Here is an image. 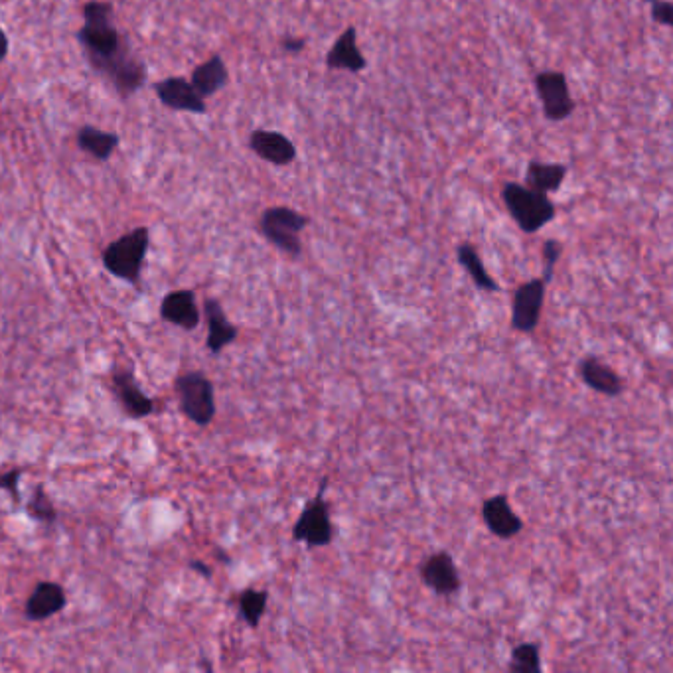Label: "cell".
Segmentation results:
<instances>
[{
	"label": "cell",
	"instance_id": "cell-1",
	"mask_svg": "<svg viewBox=\"0 0 673 673\" xmlns=\"http://www.w3.org/2000/svg\"><path fill=\"white\" fill-rule=\"evenodd\" d=\"M113 6L91 0L83 6V26L77 30V40L91 68L117 56L129 40L121 36L113 22Z\"/></svg>",
	"mask_w": 673,
	"mask_h": 673
},
{
	"label": "cell",
	"instance_id": "cell-2",
	"mask_svg": "<svg viewBox=\"0 0 673 673\" xmlns=\"http://www.w3.org/2000/svg\"><path fill=\"white\" fill-rule=\"evenodd\" d=\"M149 247L150 229L141 225L107 245L103 251V267L113 277L129 285H139Z\"/></svg>",
	"mask_w": 673,
	"mask_h": 673
},
{
	"label": "cell",
	"instance_id": "cell-3",
	"mask_svg": "<svg viewBox=\"0 0 673 673\" xmlns=\"http://www.w3.org/2000/svg\"><path fill=\"white\" fill-rule=\"evenodd\" d=\"M502 200L524 233H537L555 220V204L543 192H537L525 184L508 182L502 190Z\"/></svg>",
	"mask_w": 673,
	"mask_h": 673
},
{
	"label": "cell",
	"instance_id": "cell-4",
	"mask_svg": "<svg viewBox=\"0 0 673 673\" xmlns=\"http://www.w3.org/2000/svg\"><path fill=\"white\" fill-rule=\"evenodd\" d=\"M180 411L198 427H208L216 417L214 383L204 372H186L174 381Z\"/></svg>",
	"mask_w": 673,
	"mask_h": 673
},
{
	"label": "cell",
	"instance_id": "cell-5",
	"mask_svg": "<svg viewBox=\"0 0 673 673\" xmlns=\"http://www.w3.org/2000/svg\"><path fill=\"white\" fill-rule=\"evenodd\" d=\"M310 220L293 208L275 206L263 212L259 220V229L263 237L275 245L279 251L287 253L289 257L299 259L302 255V241L300 233L306 229Z\"/></svg>",
	"mask_w": 673,
	"mask_h": 673
},
{
	"label": "cell",
	"instance_id": "cell-6",
	"mask_svg": "<svg viewBox=\"0 0 673 673\" xmlns=\"http://www.w3.org/2000/svg\"><path fill=\"white\" fill-rule=\"evenodd\" d=\"M328 488V480L320 482L318 494L306 502L300 512L299 520L293 527V539L308 547H328L334 537V525L330 520V508L324 500V492Z\"/></svg>",
	"mask_w": 673,
	"mask_h": 673
},
{
	"label": "cell",
	"instance_id": "cell-7",
	"mask_svg": "<svg viewBox=\"0 0 673 673\" xmlns=\"http://www.w3.org/2000/svg\"><path fill=\"white\" fill-rule=\"evenodd\" d=\"M543 115L551 123H561L575 113V99L571 97L569 81L563 72H541L533 79Z\"/></svg>",
	"mask_w": 673,
	"mask_h": 673
},
{
	"label": "cell",
	"instance_id": "cell-8",
	"mask_svg": "<svg viewBox=\"0 0 673 673\" xmlns=\"http://www.w3.org/2000/svg\"><path fill=\"white\" fill-rule=\"evenodd\" d=\"M93 72L103 75L121 97H131L147 81V66L133 54L129 44L117 56L95 66Z\"/></svg>",
	"mask_w": 673,
	"mask_h": 673
},
{
	"label": "cell",
	"instance_id": "cell-9",
	"mask_svg": "<svg viewBox=\"0 0 673 673\" xmlns=\"http://www.w3.org/2000/svg\"><path fill=\"white\" fill-rule=\"evenodd\" d=\"M545 289L547 283L543 279H531L514 291L512 318H510L514 330L522 334H531L537 328L545 304Z\"/></svg>",
	"mask_w": 673,
	"mask_h": 673
},
{
	"label": "cell",
	"instance_id": "cell-10",
	"mask_svg": "<svg viewBox=\"0 0 673 673\" xmlns=\"http://www.w3.org/2000/svg\"><path fill=\"white\" fill-rule=\"evenodd\" d=\"M113 393L131 419H147L154 413V401L141 389L133 368H115L111 374Z\"/></svg>",
	"mask_w": 673,
	"mask_h": 673
},
{
	"label": "cell",
	"instance_id": "cell-11",
	"mask_svg": "<svg viewBox=\"0 0 673 673\" xmlns=\"http://www.w3.org/2000/svg\"><path fill=\"white\" fill-rule=\"evenodd\" d=\"M158 101L172 111H186L204 115L208 111L204 97L198 95L194 85L184 77H166L154 85Z\"/></svg>",
	"mask_w": 673,
	"mask_h": 673
},
{
	"label": "cell",
	"instance_id": "cell-12",
	"mask_svg": "<svg viewBox=\"0 0 673 673\" xmlns=\"http://www.w3.org/2000/svg\"><path fill=\"white\" fill-rule=\"evenodd\" d=\"M421 579L429 591L441 597H450L460 591V573L447 551L433 553L421 567Z\"/></svg>",
	"mask_w": 673,
	"mask_h": 673
},
{
	"label": "cell",
	"instance_id": "cell-13",
	"mask_svg": "<svg viewBox=\"0 0 673 673\" xmlns=\"http://www.w3.org/2000/svg\"><path fill=\"white\" fill-rule=\"evenodd\" d=\"M482 520L492 535L500 539H512L522 533L524 520L512 510L506 494H496L488 498L480 508Z\"/></svg>",
	"mask_w": 673,
	"mask_h": 673
},
{
	"label": "cell",
	"instance_id": "cell-14",
	"mask_svg": "<svg viewBox=\"0 0 673 673\" xmlns=\"http://www.w3.org/2000/svg\"><path fill=\"white\" fill-rule=\"evenodd\" d=\"M249 147L263 158L265 162H271L275 166H289L297 160V147L295 143L277 131L267 129H255L249 135Z\"/></svg>",
	"mask_w": 673,
	"mask_h": 673
},
{
	"label": "cell",
	"instance_id": "cell-15",
	"mask_svg": "<svg viewBox=\"0 0 673 673\" xmlns=\"http://www.w3.org/2000/svg\"><path fill=\"white\" fill-rule=\"evenodd\" d=\"M326 68L350 74H362L368 68L366 56L358 48V30L348 26L326 56Z\"/></svg>",
	"mask_w": 673,
	"mask_h": 673
},
{
	"label": "cell",
	"instance_id": "cell-16",
	"mask_svg": "<svg viewBox=\"0 0 673 673\" xmlns=\"http://www.w3.org/2000/svg\"><path fill=\"white\" fill-rule=\"evenodd\" d=\"M160 318L182 330H196L200 324V308L196 293L188 289L170 291L160 302Z\"/></svg>",
	"mask_w": 673,
	"mask_h": 673
},
{
	"label": "cell",
	"instance_id": "cell-17",
	"mask_svg": "<svg viewBox=\"0 0 673 673\" xmlns=\"http://www.w3.org/2000/svg\"><path fill=\"white\" fill-rule=\"evenodd\" d=\"M66 604H68V597L60 583L42 581L36 585V589L26 600L24 614L30 622H44L60 614L66 608Z\"/></svg>",
	"mask_w": 673,
	"mask_h": 673
},
{
	"label": "cell",
	"instance_id": "cell-18",
	"mask_svg": "<svg viewBox=\"0 0 673 673\" xmlns=\"http://www.w3.org/2000/svg\"><path fill=\"white\" fill-rule=\"evenodd\" d=\"M204 312H206V320H208V338H206V346L208 350L218 356L222 354L227 346H231L237 336L239 330L237 326L227 318L224 306L218 299L204 300Z\"/></svg>",
	"mask_w": 673,
	"mask_h": 673
},
{
	"label": "cell",
	"instance_id": "cell-19",
	"mask_svg": "<svg viewBox=\"0 0 673 673\" xmlns=\"http://www.w3.org/2000/svg\"><path fill=\"white\" fill-rule=\"evenodd\" d=\"M579 375L583 383L606 397H618L624 393V381L610 366L602 364L597 356H587L579 364Z\"/></svg>",
	"mask_w": 673,
	"mask_h": 673
},
{
	"label": "cell",
	"instance_id": "cell-20",
	"mask_svg": "<svg viewBox=\"0 0 673 673\" xmlns=\"http://www.w3.org/2000/svg\"><path fill=\"white\" fill-rule=\"evenodd\" d=\"M567 172L569 168L565 164L529 160L525 168V186L543 194H551L563 186Z\"/></svg>",
	"mask_w": 673,
	"mask_h": 673
},
{
	"label": "cell",
	"instance_id": "cell-21",
	"mask_svg": "<svg viewBox=\"0 0 673 673\" xmlns=\"http://www.w3.org/2000/svg\"><path fill=\"white\" fill-rule=\"evenodd\" d=\"M229 81V72L225 66L224 58L222 56H212L210 60H206L202 66H198L192 72V79L190 83L194 85V89L198 91L200 97H212L218 91H222Z\"/></svg>",
	"mask_w": 673,
	"mask_h": 673
},
{
	"label": "cell",
	"instance_id": "cell-22",
	"mask_svg": "<svg viewBox=\"0 0 673 673\" xmlns=\"http://www.w3.org/2000/svg\"><path fill=\"white\" fill-rule=\"evenodd\" d=\"M456 257L460 267L468 273V277L472 279V283L484 291V293H498L500 285L496 283V279L488 273V269L484 267L476 247L472 243H460L456 249Z\"/></svg>",
	"mask_w": 673,
	"mask_h": 673
},
{
	"label": "cell",
	"instance_id": "cell-23",
	"mask_svg": "<svg viewBox=\"0 0 673 673\" xmlns=\"http://www.w3.org/2000/svg\"><path fill=\"white\" fill-rule=\"evenodd\" d=\"M77 147L93 156L99 162H105L113 156V152L119 147V135L117 133H105L101 129H95L91 125H85L77 131Z\"/></svg>",
	"mask_w": 673,
	"mask_h": 673
},
{
	"label": "cell",
	"instance_id": "cell-24",
	"mask_svg": "<svg viewBox=\"0 0 673 673\" xmlns=\"http://www.w3.org/2000/svg\"><path fill=\"white\" fill-rule=\"evenodd\" d=\"M269 593L257 589H245L239 595V616L247 622L249 628H257L267 610Z\"/></svg>",
	"mask_w": 673,
	"mask_h": 673
},
{
	"label": "cell",
	"instance_id": "cell-25",
	"mask_svg": "<svg viewBox=\"0 0 673 673\" xmlns=\"http://www.w3.org/2000/svg\"><path fill=\"white\" fill-rule=\"evenodd\" d=\"M508 670L512 673H539L543 670L541 666V654H539V646L525 642V644H518L512 650L510 656V666Z\"/></svg>",
	"mask_w": 673,
	"mask_h": 673
},
{
	"label": "cell",
	"instance_id": "cell-26",
	"mask_svg": "<svg viewBox=\"0 0 673 673\" xmlns=\"http://www.w3.org/2000/svg\"><path fill=\"white\" fill-rule=\"evenodd\" d=\"M26 514L34 520V522H40V524L54 525L56 520H58V512L52 504V500L48 498L46 490L42 484H38L32 492V498L30 502L26 504Z\"/></svg>",
	"mask_w": 673,
	"mask_h": 673
},
{
	"label": "cell",
	"instance_id": "cell-27",
	"mask_svg": "<svg viewBox=\"0 0 673 673\" xmlns=\"http://www.w3.org/2000/svg\"><path fill=\"white\" fill-rule=\"evenodd\" d=\"M563 255V245L557 241V239H547L543 243V281L549 285L551 279H553V271H555V265L559 263Z\"/></svg>",
	"mask_w": 673,
	"mask_h": 673
},
{
	"label": "cell",
	"instance_id": "cell-28",
	"mask_svg": "<svg viewBox=\"0 0 673 673\" xmlns=\"http://www.w3.org/2000/svg\"><path fill=\"white\" fill-rule=\"evenodd\" d=\"M650 2V12L652 20L660 26L672 28L673 26V6L670 0H646Z\"/></svg>",
	"mask_w": 673,
	"mask_h": 673
},
{
	"label": "cell",
	"instance_id": "cell-29",
	"mask_svg": "<svg viewBox=\"0 0 673 673\" xmlns=\"http://www.w3.org/2000/svg\"><path fill=\"white\" fill-rule=\"evenodd\" d=\"M24 468H12L8 472H2L0 474V488L6 490L10 494V498L20 504V492H18V482H20V476H22Z\"/></svg>",
	"mask_w": 673,
	"mask_h": 673
},
{
	"label": "cell",
	"instance_id": "cell-30",
	"mask_svg": "<svg viewBox=\"0 0 673 673\" xmlns=\"http://www.w3.org/2000/svg\"><path fill=\"white\" fill-rule=\"evenodd\" d=\"M281 48L287 54H300L306 48V40L299 38V36H285L281 40Z\"/></svg>",
	"mask_w": 673,
	"mask_h": 673
},
{
	"label": "cell",
	"instance_id": "cell-31",
	"mask_svg": "<svg viewBox=\"0 0 673 673\" xmlns=\"http://www.w3.org/2000/svg\"><path fill=\"white\" fill-rule=\"evenodd\" d=\"M190 569L198 571V573H200L202 577H206V579L212 577V569H210L206 563H202V561H190Z\"/></svg>",
	"mask_w": 673,
	"mask_h": 673
},
{
	"label": "cell",
	"instance_id": "cell-32",
	"mask_svg": "<svg viewBox=\"0 0 673 673\" xmlns=\"http://www.w3.org/2000/svg\"><path fill=\"white\" fill-rule=\"evenodd\" d=\"M6 54H8V36H6V32L0 28V64H2V60L6 58Z\"/></svg>",
	"mask_w": 673,
	"mask_h": 673
}]
</instances>
